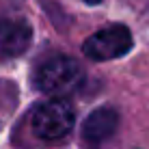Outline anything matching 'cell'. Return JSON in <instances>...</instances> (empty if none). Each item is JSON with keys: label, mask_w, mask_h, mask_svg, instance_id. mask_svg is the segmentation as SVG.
I'll use <instances>...</instances> for the list:
<instances>
[{"label": "cell", "mask_w": 149, "mask_h": 149, "mask_svg": "<svg viewBox=\"0 0 149 149\" xmlns=\"http://www.w3.org/2000/svg\"><path fill=\"white\" fill-rule=\"evenodd\" d=\"M33 28L22 17L0 19V58H13L28 50Z\"/></svg>", "instance_id": "277c9868"}, {"label": "cell", "mask_w": 149, "mask_h": 149, "mask_svg": "<svg viewBox=\"0 0 149 149\" xmlns=\"http://www.w3.org/2000/svg\"><path fill=\"white\" fill-rule=\"evenodd\" d=\"M17 108V86L11 80L0 78V125L7 123Z\"/></svg>", "instance_id": "8992f818"}, {"label": "cell", "mask_w": 149, "mask_h": 149, "mask_svg": "<svg viewBox=\"0 0 149 149\" xmlns=\"http://www.w3.org/2000/svg\"><path fill=\"white\" fill-rule=\"evenodd\" d=\"M84 80V71L71 56L52 54L43 58L33 71L35 89L48 95H67L76 91Z\"/></svg>", "instance_id": "6da1fadb"}, {"label": "cell", "mask_w": 149, "mask_h": 149, "mask_svg": "<svg viewBox=\"0 0 149 149\" xmlns=\"http://www.w3.org/2000/svg\"><path fill=\"white\" fill-rule=\"evenodd\" d=\"M119 125V112L112 106H100L82 123V141L89 147H97L115 134Z\"/></svg>", "instance_id": "5b68a950"}, {"label": "cell", "mask_w": 149, "mask_h": 149, "mask_svg": "<svg viewBox=\"0 0 149 149\" xmlns=\"http://www.w3.org/2000/svg\"><path fill=\"white\" fill-rule=\"evenodd\" d=\"M76 123V110L69 100L52 97L35 106L30 125L33 132L43 141H61L71 132Z\"/></svg>", "instance_id": "7a4b0ae2"}, {"label": "cell", "mask_w": 149, "mask_h": 149, "mask_svg": "<svg viewBox=\"0 0 149 149\" xmlns=\"http://www.w3.org/2000/svg\"><path fill=\"white\" fill-rule=\"evenodd\" d=\"M132 45L134 41H132L130 28L123 24H110L91 35L82 43V52L91 61H112L125 56L132 50Z\"/></svg>", "instance_id": "3957f363"}]
</instances>
